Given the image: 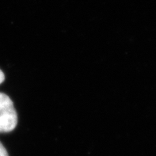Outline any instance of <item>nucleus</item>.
<instances>
[{"label":"nucleus","instance_id":"obj_1","mask_svg":"<svg viewBox=\"0 0 156 156\" xmlns=\"http://www.w3.org/2000/svg\"><path fill=\"white\" fill-rule=\"evenodd\" d=\"M18 124V114L14 101L8 94L0 92V133H10Z\"/></svg>","mask_w":156,"mask_h":156},{"label":"nucleus","instance_id":"obj_2","mask_svg":"<svg viewBox=\"0 0 156 156\" xmlns=\"http://www.w3.org/2000/svg\"><path fill=\"white\" fill-rule=\"evenodd\" d=\"M0 156H10L7 150L1 141H0Z\"/></svg>","mask_w":156,"mask_h":156},{"label":"nucleus","instance_id":"obj_3","mask_svg":"<svg viewBox=\"0 0 156 156\" xmlns=\"http://www.w3.org/2000/svg\"><path fill=\"white\" fill-rule=\"evenodd\" d=\"M6 79V75H5V73H4L2 70L0 68V85L3 83V82L5 81Z\"/></svg>","mask_w":156,"mask_h":156}]
</instances>
